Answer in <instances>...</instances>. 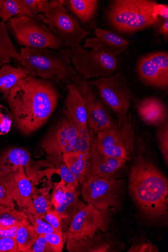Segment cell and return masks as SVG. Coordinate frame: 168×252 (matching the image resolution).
<instances>
[{
    "label": "cell",
    "instance_id": "cell-31",
    "mask_svg": "<svg viewBox=\"0 0 168 252\" xmlns=\"http://www.w3.org/2000/svg\"><path fill=\"white\" fill-rule=\"evenodd\" d=\"M20 13L18 0H0V17L3 22L19 16Z\"/></svg>",
    "mask_w": 168,
    "mask_h": 252
},
{
    "label": "cell",
    "instance_id": "cell-43",
    "mask_svg": "<svg viewBox=\"0 0 168 252\" xmlns=\"http://www.w3.org/2000/svg\"><path fill=\"white\" fill-rule=\"evenodd\" d=\"M160 33L163 35L165 38H168V19H166L164 24L162 25L159 30Z\"/></svg>",
    "mask_w": 168,
    "mask_h": 252
},
{
    "label": "cell",
    "instance_id": "cell-30",
    "mask_svg": "<svg viewBox=\"0 0 168 252\" xmlns=\"http://www.w3.org/2000/svg\"><path fill=\"white\" fill-rule=\"evenodd\" d=\"M25 213L34 229L36 233L39 235L55 233L58 231L54 228L49 223H48L43 219L25 211H22Z\"/></svg>",
    "mask_w": 168,
    "mask_h": 252
},
{
    "label": "cell",
    "instance_id": "cell-13",
    "mask_svg": "<svg viewBox=\"0 0 168 252\" xmlns=\"http://www.w3.org/2000/svg\"><path fill=\"white\" fill-rule=\"evenodd\" d=\"M69 57L75 70L87 80L110 76L117 71L116 58L104 53L87 51L79 46L72 50Z\"/></svg>",
    "mask_w": 168,
    "mask_h": 252
},
{
    "label": "cell",
    "instance_id": "cell-23",
    "mask_svg": "<svg viewBox=\"0 0 168 252\" xmlns=\"http://www.w3.org/2000/svg\"><path fill=\"white\" fill-rule=\"evenodd\" d=\"M76 187L67 185V197L65 201L55 210L61 216L62 232L69 226L72 219L77 213L80 205L79 196L80 192Z\"/></svg>",
    "mask_w": 168,
    "mask_h": 252
},
{
    "label": "cell",
    "instance_id": "cell-42",
    "mask_svg": "<svg viewBox=\"0 0 168 252\" xmlns=\"http://www.w3.org/2000/svg\"><path fill=\"white\" fill-rule=\"evenodd\" d=\"M156 248L149 242L140 241L132 246L128 252H157Z\"/></svg>",
    "mask_w": 168,
    "mask_h": 252
},
{
    "label": "cell",
    "instance_id": "cell-29",
    "mask_svg": "<svg viewBox=\"0 0 168 252\" xmlns=\"http://www.w3.org/2000/svg\"><path fill=\"white\" fill-rule=\"evenodd\" d=\"M20 16H27L37 21H41L40 15L49 8L50 2L47 0H18Z\"/></svg>",
    "mask_w": 168,
    "mask_h": 252
},
{
    "label": "cell",
    "instance_id": "cell-34",
    "mask_svg": "<svg viewBox=\"0 0 168 252\" xmlns=\"http://www.w3.org/2000/svg\"><path fill=\"white\" fill-rule=\"evenodd\" d=\"M67 183L61 179V181L55 185L52 195L51 202L56 209L62 204L67 197Z\"/></svg>",
    "mask_w": 168,
    "mask_h": 252
},
{
    "label": "cell",
    "instance_id": "cell-17",
    "mask_svg": "<svg viewBox=\"0 0 168 252\" xmlns=\"http://www.w3.org/2000/svg\"><path fill=\"white\" fill-rule=\"evenodd\" d=\"M95 37L88 38L84 47L106 53L114 57L121 55L129 47V41L107 30L95 31Z\"/></svg>",
    "mask_w": 168,
    "mask_h": 252
},
{
    "label": "cell",
    "instance_id": "cell-38",
    "mask_svg": "<svg viewBox=\"0 0 168 252\" xmlns=\"http://www.w3.org/2000/svg\"><path fill=\"white\" fill-rule=\"evenodd\" d=\"M48 223H49L57 231H62L61 228V216L55 210L52 208L45 214L43 219Z\"/></svg>",
    "mask_w": 168,
    "mask_h": 252
},
{
    "label": "cell",
    "instance_id": "cell-35",
    "mask_svg": "<svg viewBox=\"0 0 168 252\" xmlns=\"http://www.w3.org/2000/svg\"><path fill=\"white\" fill-rule=\"evenodd\" d=\"M53 252H62L64 247L62 231L47 234L43 235Z\"/></svg>",
    "mask_w": 168,
    "mask_h": 252
},
{
    "label": "cell",
    "instance_id": "cell-4",
    "mask_svg": "<svg viewBox=\"0 0 168 252\" xmlns=\"http://www.w3.org/2000/svg\"><path fill=\"white\" fill-rule=\"evenodd\" d=\"M20 66L32 75L44 80L56 81L66 87L72 83L70 76L75 71L61 54L50 49L22 48Z\"/></svg>",
    "mask_w": 168,
    "mask_h": 252
},
{
    "label": "cell",
    "instance_id": "cell-10",
    "mask_svg": "<svg viewBox=\"0 0 168 252\" xmlns=\"http://www.w3.org/2000/svg\"><path fill=\"white\" fill-rule=\"evenodd\" d=\"M70 80L84 102L89 130L97 135L111 128L115 121L111 117L97 89L76 70L71 75Z\"/></svg>",
    "mask_w": 168,
    "mask_h": 252
},
{
    "label": "cell",
    "instance_id": "cell-40",
    "mask_svg": "<svg viewBox=\"0 0 168 252\" xmlns=\"http://www.w3.org/2000/svg\"><path fill=\"white\" fill-rule=\"evenodd\" d=\"M52 252L49 244L43 235H39L28 252Z\"/></svg>",
    "mask_w": 168,
    "mask_h": 252
},
{
    "label": "cell",
    "instance_id": "cell-41",
    "mask_svg": "<svg viewBox=\"0 0 168 252\" xmlns=\"http://www.w3.org/2000/svg\"><path fill=\"white\" fill-rule=\"evenodd\" d=\"M0 205L15 209L14 200L1 183H0Z\"/></svg>",
    "mask_w": 168,
    "mask_h": 252
},
{
    "label": "cell",
    "instance_id": "cell-15",
    "mask_svg": "<svg viewBox=\"0 0 168 252\" xmlns=\"http://www.w3.org/2000/svg\"><path fill=\"white\" fill-rule=\"evenodd\" d=\"M137 73L142 82L153 87L168 86V54L156 52L143 57L137 65Z\"/></svg>",
    "mask_w": 168,
    "mask_h": 252
},
{
    "label": "cell",
    "instance_id": "cell-21",
    "mask_svg": "<svg viewBox=\"0 0 168 252\" xmlns=\"http://www.w3.org/2000/svg\"><path fill=\"white\" fill-rule=\"evenodd\" d=\"M28 219L22 211L0 205V238H15L19 225Z\"/></svg>",
    "mask_w": 168,
    "mask_h": 252
},
{
    "label": "cell",
    "instance_id": "cell-22",
    "mask_svg": "<svg viewBox=\"0 0 168 252\" xmlns=\"http://www.w3.org/2000/svg\"><path fill=\"white\" fill-rule=\"evenodd\" d=\"M28 76L27 71L21 66L2 65L0 67V94L6 99L12 90Z\"/></svg>",
    "mask_w": 168,
    "mask_h": 252
},
{
    "label": "cell",
    "instance_id": "cell-16",
    "mask_svg": "<svg viewBox=\"0 0 168 252\" xmlns=\"http://www.w3.org/2000/svg\"><path fill=\"white\" fill-rule=\"evenodd\" d=\"M126 163L124 160L103 154L92 141L84 182L91 177L117 179L125 168Z\"/></svg>",
    "mask_w": 168,
    "mask_h": 252
},
{
    "label": "cell",
    "instance_id": "cell-18",
    "mask_svg": "<svg viewBox=\"0 0 168 252\" xmlns=\"http://www.w3.org/2000/svg\"><path fill=\"white\" fill-rule=\"evenodd\" d=\"M67 88V95L63 114L79 128H87V114L81 95L74 84H70Z\"/></svg>",
    "mask_w": 168,
    "mask_h": 252
},
{
    "label": "cell",
    "instance_id": "cell-44",
    "mask_svg": "<svg viewBox=\"0 0 168 252\" xmlns=\"http://www.w3.org/2000/svg\"><path fill=\"white\" fill-rule=\"evenodd\" d=\"M1 94H0V97H1Z\"/></svg>",
    "mask_w": 168,
    "mask_h": 252
},
{
    "label": "cell",
    "instance_id": "cell-32",
    "mask_svg": "<svg viewBox=\"0 0 168 252\" xmlns=\"http://www.w3.org/2000/svg\"><path fill=\"white\" fill-rule=\"evenodd\" d=\"M33 207L31 211H26L36 215L42 219H44L46 212L51 209L53 204L51 201L48 200L44 195L33 196Z\"/></svg>",
    "mask_w": 168,
    "mask_h": 252
},
{
    "label": "cell",
    "instance_id": "cell-25",
    "mask_svg": "<svg viewBox=\"0 0 168 252\" xmlns=\"http://www.w3.org/2000/svg\"><path fill=\"white\" fill-rule=\"evenodd\" d=\"M89 153L70 152L63 155V162L75 176L79 184L84 180L88 162Z\"/></svg>",
    "mask_w": 168,
    "mask_h": 252
},
{
    "label": "cell",
    "instance_id": "cell-20",
    "mask_svg": "<svg viewBox=\"0 0 168 252\" xmlns=\"http://www.w3.org/2000/svg\"><path fill=\"white\" fill-rule=\"evenodd\" d=\"M0 163L23 166L32 180L36 178L37 172L34 169V162L30 153L22 148H12L0 154Z\"/></svg>",
    "mask_w": 168,
    "mask_h": 252
},
{
    "label": "cell",
    "instance_id": "cell-8",
    "mask_svg": "<svg viewBox=\"0 0 168 252\" xmlns=\"http://www.w3.org/2000/svg\"><path fill=\"white\" fill-rule=\"evenodd\" d=\"M8 26L18 42L25 48L58 50L63 42L41 22L27 16H15Z\"/></svg>",
    "mask_w": 168,
    "mask_h": 252
},
{
    "label": "cell",
    "instance_id": "cell-14",
    "mask_svg": "<svg viewBox=\"0 0 168 252\" xmlns=\"http://www.w3.org/2000/svg\"><path fill=\"white\" fill-rule=\"evenodd\" d=\"M0 183L19 207L32 210L33 186L25 167L0 163Z\"/></svg>",
    "mask_w": 168,
    "mask_h": 252
},
{
    "label": "cell",
    "instance_id": "cell-9",
    "mask_svg": "<svg viewBox=\"0 0 168 252\" xmlns=\"http://www.w3.org/2000/svg\"><path fill=\"white\" fill-rule=\"evenodd\" d=\"M96 89L118 121L126 119L133 98V93L123 75L116 72L112 76L88 81Z\"/></svg>",
    "mask_w": 168,
    "mask_h": 252
},
{
    "label": "cell",
    "instance_id": "cell-39",
    "mask_svg": "<svg viewBox=\"0 0 168 252\" xmlns=\"http://www.w3.org/2000/svg\"><path fill=\"white\" fill-rule=\"evenodd\" d=\"M0 252H20L14 238H0Z\"/></svg>",
    "mask_w": 168,
    "mask_h": 252
},
{
    "label": "cell",
    "instance_id": "cell-19",
    "mask_svg": "<svg viewBox=\"0 0 168 252\" xmlns=\"http://www.w3.org/2000/svg\"><path fill=\"white\" fill-rule=\"evenodd\" d=\"M137 112L142 122L148 125L158 126L168 122L166 107L156 98L143 100L137 106Z\"/></svg>",
    "mask_w": 168,
    "mask_h": 252
},
{
    "label": "cell",
    "instance_id": "cell-12",
    "mask_svg": "<svg viewBox=\"0 0 168 252\" xmlns=\"http://www.w3.org/2000/svg\"><path fill=\"white\" fill-rule=\"evenodd\" d=\"M110 220L109 211L99 210L90 204L86 205L80 202L79 209L66 233V239L77 241L92 239L98 231L107 230Z\"/></svg>",
    "mask_w": 168,
    "mask_h": 252
},
{
    "label": "cell",
    "instance_id": "cell-26",
    "mask_svg": "<svg viewBox=\"0 0 168 252\" xmlns=\"http://www.w3.org/2000/svg\"><path fill=\"white\" fill-rule=\"evenodd\" d=\"M20 54L15 47L8 32L6 23L0 22V67L9 64L12 59L19 60Z\"/></svg>",
    "mask_w": 168,
    "mask_h": 252
},
{
    "label": "cell",
    "instance_id": "cell-33",
    "mask_svg": "<svg viewBox=\"0 0 168 252\" xmlns=\"http://www.w3.org/2000/svg\"><path fill=\"white\" fill-rule=\"evenodd\" d=\"M157 137L159 147L165 162L168 163V124L166 123L158 126Z\"/></svg>",
    "mask_w": 168,
    "mask_h": 252
},
{
    "label": "cell",
    "instance_id": "cell-2",
    "mask_svg": "<svg viewBox=\"0 0 168 252\" xmlns=\"http://www.w3.org/2000/svg\"><path fill=\"white\" fill-rule=\"evenodd\" d=\"M129 189L145 219L153 224L165 221L168 210L167 178L153 160L141 150L135 154L131 167Z\"/></svg>",
    "mask_w": 168,
    "mask_h": 252
},
{
    "label": "cell",
    "instance_id": "cell-24",
    "mask_svg": "<svg viewBox=\"0 0 168 252\" xmlns=\"http://www.w3.org/2000/svg\"><path fill=\"white\" fill-rule=\"evenodd\" d=\"M97 0H68L65 5L83 24H88L94 19L98 7Z\"/></svg>",
    "mask_w": 168,
    "mask_h": 252
},
{
    "label": "cell",
    "instance_id": "cell-11",
    "mask_svg": "<svg viewBox=\"0 0 168 252\" xmlns=\"http://www.w3.org/2000/svg\"><path fill=\"white\" fill-rule=\"evenodd\" d=\"M81 129L63 114L40 141L48 161L59 167L63 162V154L68 152Z\"/></svg>",
    "mask_w": 168,
    "mask_h": 252
},
{
    "label": "cell",
    "instance_id": "cell-7",
    "mask_svg": "<svg viewBox=\"0 0 168 252\" xmlns=\"http://www.w3.org/2000/svg\"><path fill=\"white\" fill-rule=\"evenodd\" d=\"M82 185V196L88 204L107 211L121 207L125 194L124 180L91 177Z\"/></svg>",
    "mask_w": 168,
    "mask_h": 252
},
{
    "label": "cell",
    "instance_id": "cell-5",
    "mask_svg": "<svg viewBox=\"0 0 168 252\" xmlns=\"http://www.w3.org/2000/svg\"><path fill=\"white\" fill-rule=\"evenodd\" d=\"M92 141L103 154L128 162L135 147V134L132 114L125 119L116 120L113 126L95 135Z\"/></svg>",
    "mask_w": 168,
    "mask_h": 252
},
{
    "label": "cell",
    "instance_id": "cell-1",
    "mask_svg": "<svg viewBox=\"0 0 168 252\" xmlns=\"http://www.w3.org/2000/svg\"><path fill=\"white\" fill-rule=\"evenodd\" d=\"M60 97L53 82L29 75L6 99L15 128L24 135L38 130L52 116Z\"/></svg>",
    "mask_w": 168,
    "mask_h": 252
},
{
    "label": "cell",
    "instance_id": "cell-6",
    "mask_svg": "<svg viewBox=\"0 0 168 252\" xmlns=\"http://www.w3.org/2000/svg\"><path fill=\"white\" fill-rule=\"evenodd\" d=\"M65 1L50 2L49 7L40 15L41 21L64 43L66 47L72 50L79 47L88 32L80 24L78 19L69 13L64 6Z\"/></svg>",
    "mask_w": 168,
    "mask_h": 252
},
{
    "label": "cell",
    "instance_id": "cell-3",
    "mask_svg": "<svg viewBox=\"0 0 168 252\" xmlns=\"http://www.w3.org/2000/svg\"><path fill=\"white\" fill-rule=\"evenodd\" d=\"M167 6L150 0H115L108 12L110 25L119 32L131 33L154 26L160 17L168 19Z\"/></svg>",
    "mask_w": 168,
    "mask_h": 252
},
{
    "label": "cell",
    "instance_id": "cell-27",
    "mask_svg": "<svg viewBox=\"0 0 168 252\" xmlns=\"http://www.w3.org/2000/svg\"><path fill=\"white\" fill-rule=\"evenodd\" d=\"M110 248L107 242L99 237L86 240L67 241V249L70 252H106Z\"/></svg>",
    "mask_w": 168,
    "mask_h": 252
},
{
    "label": "cell",
    "instance_id": "cell-28",
    "mask_svg": "<svg viewBox=\"0 0 168 252\" xmlns=\"http://www.w3.org/2000/svg\"><path fill=\"white\" fill-rule=\"evenodd\" d=\"M38 236L28 219L23 220L18 226L15 238L20 252H28Z\"/></svg>",
    "mask_w": 168,
    "mask_h": 252
},
{
    "label": "cell",
    "instance_id": "cell-37",
    "mask_svg": "<svg viewBox=\"0 0 168 252\" xmlns=\"http://www.w3.org/2000/svg\"><path fill=\"white\" fill-rule=\"evenodd\" d=\"M57 168V172L60 175L61 179L64 181L67 185H73L76 188L78 187L79 185L78 181L64 162Z\"/></svg>",
    "mask_w": 168,
    "mask_h": 252
},
{
    "label": "cell",
    "instance_id": "cell-36",
    "mask_svg": "<svg viewBox=\"0 0 168 252\" xmlns=\"http://www.w3.org/2000/svg\"><path fill=\"white\" fill-rule=\"evenodd\" d=\"M12 118L10 110L0 105V135L8 133L12 125Z\"/></svg>",
    "mask_w": 168,
    "mask_h": 252
}]
</instances>
